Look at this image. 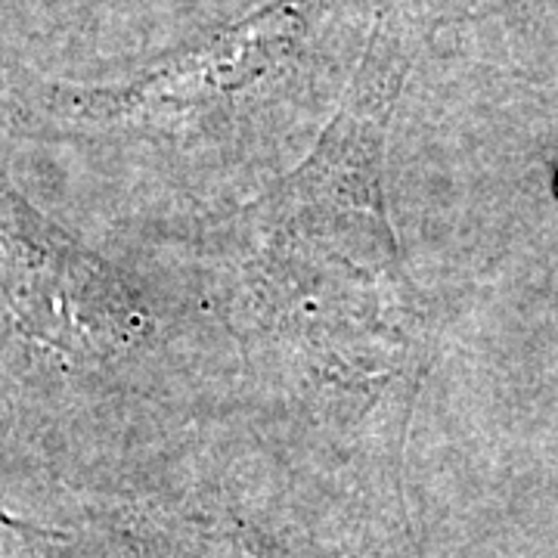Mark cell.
Masks as SVG:
<instances>
[{
    "label": "cell",
    "instance_id": "obj_1",
    "mask_svg": "<svg viewBox=\"0 0 558 558\" xmlns=\"http://www.w3.org/2000/svg\"><path fill=\"white\" fill-rule=\"evenodd\" d=\"M0 286L22 329L69 357H112L146 329L124 282L32 211L3 180Z\"/></svg>",
    "mask_w": 558,
    "mask_h": 558
},
{
    "label": "cell",
    "instance_id": "obj_3",
    "mask_svg": "<svg viewBox=\"0 0 558 558\" xmlns=\"http://www.w3.org/2000/svg\"><path fill=\"white\" fill-rule=\"evenodd\" d=\"M556 193H558V183H556Z\"/></svg>",
    "mask_w": 558,
    "mask_h": 558
},
{
    "label": "cell",
    "instance_id": "obj_2",
    "mask_svg": "<svg viewBox=\"0 0 558 558\" xmlns=\"http://www.w3.org/2000/svg\"><path fill=\"white\" fill-rule=\"evenodd\" d=\"M87 558H289L236 521L211 515H134L94 543Z\"/></svg>",
    "mask_w": 558,
    "mask_h": 558
}]
</instances>
